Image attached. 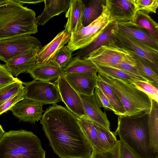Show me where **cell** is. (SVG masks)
Returning <instances> with one entry per match:
<instances>
[{
	"label": "cell",
	"instance_id": "obj_21",
	"mask_svg": "<svg viewBox=\"0 0 158 158\" xmlns=\"http://www.w3.org/2000/svg\"><path fill=\"white\" fill-rule=\"evenodd\" d=\"M71 0H45L43 12L36 17L37 24L43 26L52 17L68 10Z\"/></svg>",
	"mask_w": 158,
	"mask_h": 158
},
{
	"label": "cell",
	"instance_id": "obj_6",
	"mask_svg": "<svg viewBox=\"0 0 158 158\" xmlns=\"http://www.w3.org/2000/svg\"><path fill=\"white\" fill-rule=\"evenodd\" d=\"M113 22V19L105 4L103 12L99 17L88 25L83 27L71 33L67 46L72 52L86 47Z\"/></svg>",
	"mask_w": 158,
	"mask_h": 158
},
{
	"label": "cell",
	"instance_id": "obj_11",
	"mask_svg": "<svg viewBox=\"0 0 158 158\" xmlns=\"http://www.w3.org/2000/svg\"><path fill=\"white\" fill-rule=\"evenodd\" d=\"M55 82L62 102L66 108L78 118L84 117V111L80 95L68 82L64 76L59 77Z\"/></svg>",
	"mask_w": 158,
	"mask_h": 158
},
{
	"label": "cell",
	"instance_id": "obj_19",
	"mask_svg": "<svg viewBox=\"0 0 158 158\" xmlns=\"http://www.w3.org/2000/svg\"><path fill=\"white\" fill-rule=\"evenodd\" d=\"M27 73L35 80L51 82L64 75V69H61L51 63H37Z\"/></svg>",
	"mask_w": 158,
	"mask_h": 158
},
{
	"label": "cell",
	"instance_id": "obj_43",
	"mask_svg": "<svg viewBox=\"0 0 158 158\" xmlns=\"http://www.w3.org/2000/svg\"><path fill=\"white\" fill-rule=\"evenodd\" d=\"M5 132L2 126L0 124V140Z\"/></svg>",
	"mask_w": 158,
	"mask_h": 158
},
{
	"label": "cell",
	"instance_id": "obj_14",
	"mask_svg": "<svg viewBox=\"0 0 158 158\" xmlns=\"http://www.w3.org/2000/svg\"><path fill=\"white\" fill-rule=\"evenodd\" d=\"M97 71L69 73L64 75L67 81L79 94H94L98 78Z\"/></svg>",
	"mask_w": 158,
	"mask_h": 158
},
{
	"label": "cell",
	"instance_id": "obj_34",
	"mask_svg": "<svg viewBox=\"0 0 158 158\" xmlns=\"http://www.w3.org/2000/svg\"><path fill=\"white\" fill-rule=\"evenodd\" d=\"M131 84L148 95L151 99L158 102V87L149 82L141 80L135 81Z\"/></svg>",
	"mask_w": 158,
	"mask_h": 158
},
{
	"label": "cell",
	"instance_id": "obj_10",
	"mask_svg": "<svg viewBox=\"0 0 158 158\" xmlns=\"http://www.w3.org/2000/svg\"><path fill=\"white\" fill-rule=\"evenodd\" d=\"M22 83L25 86L24 98L32 100L43 105H54L62 102L55 83L35 80Z\"/></svg>",
	"mask_w": 158,
	"mask_h": 158
},
{
	"label": "cell",
	"instance_id": "obj_4",
	"mask_svg": "<svg viewBox=\"0 0 158 158\" xmlns=\"http://www.w3.org/2000/svg\"><path fill=\"white\" fill-rule=\"evenodd\" d=\"M0 158H46L45 151L32 132L11 130L0 140Z\"/></svg>",
	"mask_w": 158,
	"mask_h": 158
},
{
	"label": "cell",
	"instance_id": "obj_8",
	"mask_svg": "<svg viewBox=\"0 0 158 158\" xmlns=\"http://www.w3.org/2000/svg\"><path fill=\"white\" fill-rule=\"evenodd\" d=\"M115 42L119 46L146 61L158 73V50L118 29Z\"/></svg>",
	"mask_w": 158,
	"mask_h": 158
},
{
	"label": "cell",
	"instance_id": "obj_35",
	"mask_svg": "<svg viewBox=\"0 0 158 158\" xmlns=\"http://www.w3.org/2000/svg\"><path fill=\"white\" fill-rule=\"evenodd\" d=\"M100 65L106 66L116 68L137 77L143 81L152 84L149 79L143 73L135 66L127 63H122L115 64Z\"/></svg>",
	"mask_w": 158,
	"mask_h": 158
},
{
	"label": "cell",
	"instance_id": "obj_9",
	"mask_svg": "<svg viewBox=\"0 0 158 158\" xmlns=\"http://www.w3.org/2000/svg\"><path fill=\"white\" fill-rule=\"evenodd\" d=\"M41 42L30 35H23L0 40V60L6 63L25 52L40 50Z\"/></svg>",
	"mask_w": 158,
	"mask_h": 158
},
{
	"label": "cell",
	"instance_id": "obj_41",
	"mask_svg": "<svg viewBox=\"0 0 158 158\" xmlns=\"http://www.w3.org/2000/svg\"><path fill=\"white\" fill-rule=\"evenodd\" d=\"M119 158H140L125 143L120 140Z\"/></svg>",
	"mask_w": 158,
	"mask_h": 158
},
{
	"label": "cell",
	"instance_id": "obj_15",
	"mask_svg": "<svg viewBox=\"0 0 158 158\" xmlns=\"http://www.w3.org/2000/svg\"><path fill=\"white\" fill-rule=\"evenodd\" d=\"M84 113V117L110 131V123L105 112H103L99 106L94 94L87 96L79 94Z\"/></svg>",
	"mask_w": 158,
	"mask_h": 158
},
{
	"label": "cell",
	"instance_id": "obj_44",
	"mask_svg": "<svg viewBox=\"0 0 158 158\" xmlns=\"http://www.w3.org/2000/svg\"><path fill=\"white\" fill-rule=\"evenodd\" d=\"M10 1V0H0V5L6 3Z\"/></svg>",
	"mask_w": 158,
	"mask_h": 158
},
{
	"label": "cell",
	"instance_id": "obj_5",
	"mask_svg": "<svg viewBox=\"0 0 158 158\" xmlns=\"http://www.w3.org/2000/svg\"><path fill=\"white\" fill-rule=\"evenodd\" d=\"M98 77L112 89L123 107L125 116H132L149 112L151 99L132 84L122 79L98 72Z\"/></svg>",
	"mask_w": 158,
	"mask_h": 158
},
{
	"label": "cell",
	"instance_id": "obj_26",
	"mask_svg": "<svg viewBox=\"0 0 158 158\" xmlns=\"http://www.w3.org/2000/svg\"><path fill=\"white\" fill-rule=\"evenodd\" d=\"M97 131L98 138V146L99 152L108 151L113 147L117 143L116 135L102 127L94 123Z\"/></svg>",
	"mask_w": 158,
	"mask_h": 158
},
{
	"label": "cell",
	"instance_id": "obj_36",
	"mask_svg": "<svg viewBox=\"0 0 158 158\" xmlns=\"http://www.w3.org/2000/svg\"><path fill=\"white\" fill-rule=\"evenodd\" d=\"M136 12L143 11L148 14L156 13L158 6V0H133Z\"/></svg>",
	"mask_w": 158,
	"mask_h": 158
},
{
	"label": "cell",
	"instance_id": "obj_18",
	"mask_svg": "<svg viewBox=\"0 0 158 158\" xmlns=\"http://www.w3.org/2000/svg\"><path fill=\"white\" fill-rule=\"evenodd\" d=\"M118 29V25L114 22L111 23L91 43L77 52L75 54L76 56L80 59H85L92 52L101 46L115 41Z\"/></svg>",
	"mask_w": 158,
	"mask_h": 158
},
{
	"label": "cell",
	"instance_id": "obj_13",
	"mask_svg": "<svg viewBox=\"0 0 158 158\" xmlns=\"http://www.w3.org/2000/svg\"><path fill=\"white\" fill-rule=\"evenodd\" d=\"M105 4L118 25L132 22L136 12L133 0H106Z\"/></svg>",
	"mask_w": 158,
	"mask_h": 158
},
{
	"label": "cell",
	"instance_id": "obj_25",
	"mask_svg": "<svg viewBox=\"0 0 158 158\" xmlns=\"http://www.w3.org/2000/svg\"><path fill=\"white\" fill-rule=\"evenodd\" d=\"M106 0H92L85 5L82 19L83 27L86 26L97 19L101 15Z\"/></svg>",
	"mask_w": 158,
	"mask_h": 158
},
{
	"label": "cell",
	"instance_id": "obj_22",
	"mask_svg": "<svg viewBox=\"0 0 158 158\" xmlns=\"http://www.w3.org/2000/svg\"><path fill=\"white\" fill-rule=\"evenodd\" d=\"M151 103L148 116V135L151 148L158 154V102L151 99Z\"/></svg>",
	"mask_w": 158,
	"mask_h": 158
},
{
	"label": "cell",
	"instance_id": "obj_37",
	"mask_svg": "<svg viewBox=\"0 0 158 158\" xmlns=\"http://www.w3.org/2000/svg\"><path fill=\"white\" fill-rule=\"evenodd\" d=\"M120 140L110 150L104 152H92L88 158H119Z\"/></svg>",
	"mask_w": 158,
	"mask_h": 158
},
{
	"label": "cell",
	"instance_id": "obj_23",
	"mask_svg": "<svg viewBox=\"0 0 158 158\" xmlns=\"http://www.w3.org/2000/svg\"><path fill=\"white\" fill-rule=\"evenodd\" d=\"M118 26L119 30L158 50V41L153 38L146 29L135 25L131 22Z\"/></svg>",
	"mask_w": 158,
	"mask_h": 158
},
{
	"label": "cell",
	"instance_id": "obj_28",
	"mask_svg": "<svg viewBox=\"0 0 158 158\" xmlns=\"http://www.w3.org/2000/svg\"><path fill=\"white\" fill-rule=\"evenodd\" d=\"M64 74L69 73H82L97 71L95 66L89 60L82 59L75 56L64 69Z\"/></svg>",
	"mask_w": 158,
	"mask_h": 158
},
{
	"label": "cell",
	"instance_id": "obj_33",
	"mask_svg": "<svg viewBox=\"0 0 158 158\" xmlns=\"http://www.w3.org/2000/svg\"><path fill=\"white\" fill-rule=\"evenodd\" d=\"M22 82L21 81L16 82L0 89V105L24 89Z\"/></svg>",
	"mask_w": 158,
	"mask_h": 158
},
{
	"label": "cell",
	"instance_id": "obj_40",
	"mask_svg": "<svg viewBox=\"0 0 158 158\" xmlns=\"http://www.w3.org/2000/svg\"><path fill=\"white\" fill-rule=\"evenodd\" d=\"M24 89L6 100L0 105V115L6 112L17 102L24 99Z\"/></svg>",
	"mask_w": 158,
	"mask_h": 158
},
{
	"label": "cell",
	"instance_id": "obj_30",
	"mask_svg": "<svg viewBox=\"0 0 158 158\" xmlns=\"http://www.w3.org/2000/svg\"><path fill=\"white\" fill-rule=\"evenodd\" d=\"M95 66L98 72L122 79L131 83L135 81H143L137 77L116 68L104 65Z\"/></svg>",
	"mask_w": 158,
	"mask_h": 158
},
{
	"label": "cell",
	"instance_id": "obj_31",
	"mask_svg": "<svg viewBox=\"0 0 158 158\" xmlns=\"http://www.w3.org/2000/svg\"><path fill=\"white\" fill-rule=\"evenodd\" d=\"M133 55L135 61L136 67L149 79L154 85L158 87V73L142 59Z\"/></svg>",
	"mask_w": 158,
	"mask_h": 158
},
{
	"label": "cell",
	"instance_id": "obj_24",
	"mask_svg": "<svg viewBox=\"0 0 158 158\" xmlns=\"http://www.w3.org/2000/svg\"><path fill=\"white\" fill-rule=\"evenodd\" d=\"M132 23L147 30L151 35L158 41V24L149 15L142 11L136 12Z\"/></svg>",
	"mask_w": 158,
	"mask_h": 158
},
{
	"label": "cell",
	"instance_id": "obj_1",
	"mask_svg": "<svg viewBox=\"0 0 158 158\" xmlns=\"http://www.w3.org/2000/svg\"><path fill=\"white\" fill-rule=\"evenodd\" d=\"M49 145L60 158H88L91 148L77 117L57 104L49 106L40 120Z\"/></svg>",
	"mask_w": 158,
	"mask_h": 158
},
{
	"label": "cell",
	"instance_id": "obj_42",
	"mask_svg": "<svg viewBox=\"0 0 158 158\" xmlns=\"http://www.w3.org/2000/svg\"><path fill=\"white\" fill-rule=\"evenodd\" d=\"M15 1L20 4H23L24 3L36 4L44 2V0H14Z\"/></svg>",
	"mask_w": 158,
	"mask_h": 158
},
{
	"label": "cell",
	"instance_id": "obj_29",
	"mask_svg": "<svg viewBox=\"0 0 158 158\" xmlns=\"http://www.w3.org/2000/svg\"><path fill=\"white\" fill-rule=\"evenodd\" d=\"M96 86L99 87L108 98L118 116H125V110L110 86L98 77Z\"/></svg>",
	"mask_w": 158,
	"mask_h": 158
},
{
	"label": "cell",
	"instance_id": "obj_12",
	"mask_svg": "<svg viewBox=\"0 0 158 158\" xmlns=\"http://www.w3.org/2000/svg\"><path fill=\"white\" fill-rule=\"evenodd\" d=\"M42 103L35 101L25 99L20 101L9 110L20 121L35 124L40 120L44 112Z\"/></svg>",
	"mask_w": 158,
	"mask_h": 158
},
{
	"label": "cell",
	"instance_id": "obj_16",
	"mask_svg": "<svg viewBox=\"0 0 158 158\" xmlns=\"http://www.w3.org/2000/svg\"><path fill=\"white\" fill-rule=\"evenodd\" d=\"M71 33L66 30L60 32L48 44L42 47L37 53L36 63H51L57 52L69 42Z\"/></svg>",
	"mask_w": 158,
	"mask_h": 158
},
{
	"label": "cell",
	"instance_id": "obj_39",
	"mask_svg": "<svg viewBox=\"0 0 158 158\" xmlns=\"http://www.w3.org/2000/svg\"><path fill=\"white\" fill-rule=\"evenodd\" d=\"M20 81L13 77L8 70L5 64H0V89Z\"/></svg>",
	"mask_w": 158,
	"mask_h": 158
},
{
	"label": "cell",
	"instance_id": "obj_32",
	"mask_svg": "<svg viewBox=\"0 0 158 158\" xmlns=\"http://www.w3.org/2000/svg\"><path fill=\"white\" fill-rule=\"evenodd\" d=\"M72 53L67 45L64 46L56 54L51 63L59 68L64 69L71 60Z\"/></svg>",
	"mask_w": 158,
	"mask_h": 158
},
{
	"label": "cell",
	"instance_id": "obj_2",
	"mask_svg": "<svg viewBox=\"0 0 158 158\" xmlns=\"http://www.w3.org/2000/svg\"><path fill=\"white\" fill-rule=\"evenodd\" d=\"M34 10L14 0L0 5V40L38 32Z\"/></svg>",
	"mask_w": 158,
	"mask_h": 158
},
{
	"label": "cell",
	"instance_id": "obj_20",
	"mask_svg": "<svg viewBox=\"0 0 158 158\" xmlns=\"http://www.w3.org/2000/svg\"><path fill=\"white\" fill-rule=\"evenodd\" d=\"M85 5L81 0H71L65 14L67 21L65 29L71 33L83 27L82 19Z\"/></svg>",
	"mask_w": 158,
	"mask_h": 158
},
{
	"label": "cell",
	"instance_id": "obj_38",
	"mask_svg": "<svg viewBox=\"0 0 158 158\" xmlns=\"http://www.w3.org/2000/svg\"><path fill=\"white\" fill-rule=\"evenodd\" d=\"M94 94L97 101L100 107L110 110L116 114V111L110 101L102 90L98 87H95Z\"/></svg>",
	"mask_w": 158,
	"mask_h": 158
},
{
	"label": "cell",
	"instance_id": "obj_27",
	"mask_svg": "<svg viewBox=\"0 0 158 158\" xmlns=\"http://www.w3.org/2000/svg\"><path fill=\"white\" fill-rule=\"evenodd\" d=\"M77 118L79 124L91 148L92 152H99L98 133L94 122L84 116Z\"/></svg>",
	"mask_w": 158,
	"mask_h": 158
},
{
	"label": "cell",
	"instance_id": "obj_17",
	"mask_svg": "<svg viewBox=\"0 0 158 158\" xmlns=\"http://www.w3.org/2000/svg\"><path fill=\"white\" fill-rule=\"evenodd\" d=\"M40 50H32L24 52L12 58L5 64L13 76L28 71L36 63L37 54Z\"/></svg>",
	"mask_w": 158,
	"mask_h": 158
},
{
	"label": "cell",
	"instance_id": "obj_3",
	"mask_svg": "<svg viewBox=\"0 0 158 158\" xmlns=\"http://www.w3.org/2000/svg\"><path fill=\"white\" fill-rule=\"evenodd\" d=\"M148 113L118 116L117 128L114 133L140 158H158V154L154 152L149 143L147 132Z\"/></svg>",
	"mask_w": 158,
	"mask_h": 158
},
{
	"label": "cell",
	"instance_id": "obj_7",
	"mask_svg": "<svg viewBox=\"0 0 158 158\" xmlns=\"http://www.w3.org/2000/svg\"><path fill=\"white\" fill-rule=\"evenodd\" d=\"M85 59L95 66L127 63L135 65L133 55L117 44L115 41L103 45L92 52Z\"/></svg>",
	"mask_w": 158,
	"mask_h": 158
}]
</instances>
